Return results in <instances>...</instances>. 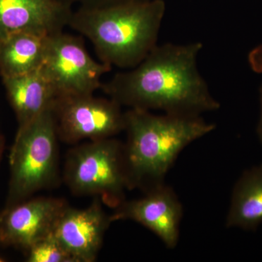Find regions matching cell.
I'll return each instance as SVG.
<instances>
[{"mask_svg":"<svg viewBox=\"0 0 262 262\" xmlns=\"http://www.w3.org/2000/svg\"><path fill=\"white\" fill-rule=\"evenodd\" d=\"M200 42L157 46L137 67L118 72L101 89L120 106L161 110L178 116H201L220 103L200 73Z\"/></svg>","mask_w":262,"mask_h":262,"instance_id":"1","label":"cell"},{"mask_svg":"<svg viewBox=\"0 0 262 262\" xmlns=\"http://www.w3.org/2000/svg\"><path fill=\"white\" fill-rule=\"evenodd\" d=\"M165 12L163 0L80 7L72 13L68 27L91 41L100 61L130 70L158 46Z\"/></svg>","mask_w":262,"mask_h":262,"instance_id":"2","label":"cell"},{"mask_svg":"<svg viewBox=\"0 0 262 262\" xmlns=\"http://www.w3.org/2000/svg\"><path fill=\"white\" fill-rule=\"evenodd\" d=\"M124 144L129 189L144 192L165 183L179 154L189 144L214 130L201 116L155 115L130 108L125 113Z\"/></svg>","mask_w":262,"mask_h":262,"instance_id":"3","label":"cell"},{"mask_svg":"<svg viewBox=\"0 0 262 262\" xmlns=\"http://www.w3.org/2000/svg\"><path fill=\"white\" fill-rule=\"evenodd\" d=\"M53 104L18 128L9 155L6 207L27 201L58 182V136Z\"/></svg>","mask_w":262,"mask_h":262,"instance_id":"4","label":"cell"},{"mask_svg":"<svg viewBox=\"0 0 262 262\" xmlns=\"http://www.w3.org/2000/svg\"><path fill=\"white\" fill-rule=\"evenodd\" d=\"M63 177L74 194L97 195L116 208L129 189L124 144L108 138L76 146L67 154Z\"/></svg>","mask_w":262,"mask_h":262,"instance_id":"5","label":"cell"},{"mask_svg":"<svg viewBox=\"0 0 262 262\" xmlns=\"http://www.w3.org/2000/svg\"><path fill=\"white\" fill-rule=\"evenodd\" d=\"M112 69L90 56L82 35L61 32L47 38L40 70L51 84L56 98L94 95L101 89L103 75Z\"/></svg>","mask_w":262,"mask_h":262,"instance_id":"6","label":"cell"},{"mask_svg":"<svg viewBox=\"0 0 262 262\" xmlns=\"http://www.w3.org/2000/svg\"><path fill=\"white\" fill-rule=\"evenodd\" d=\"M112 98L94 95L57 98L53 108L58 139L67 144L101 140L125 130V113Z\"/></svg>","mask_w":262,"mask_h":262,"instance_id":"7","label":"cell"},{"mask_svg":"<svg viewBox=\"0 0 262 262\" xmlns=\"http://www.w3.org/2000/svg\"><path fill=\"white\" fill-rule=\"evenodd\" d=\"M183 207L171 187L164 184L137 200L125 201L115 208L112 221L132 220L156 234L169 249L177 247Z\"/></svg>","mask_w":262,"mask_h":262,"instance_id":"8","label":"cell"},{"mask_svg":"<svg viewBox=\"0 0 262 262\" xmlns=\"http://www.w3.org/2000/svg\"><path fill=\"white\" fill-rule=\"evenodd\" d=\"M67 206L59 198H37L5 207L0 213V244L28 251L53 232Z\"/></svg>","mask_w":262,"mask_h":262,"instance_id":"9","label":"cell"},{"mask_svg":"<svg viewBox=\"0 0 262 262\" xmlns=\"http://www.w3.org/2000/svg\"><path fill=\"white\" fill-rule=\"evenodd\" d=\"M113 222L99 200L85 209L67 206L60 215L53 234L75 262H92L97 258L105 232Z\"/></svg>","mask_w":262,"mask_h":262,"instance_id":"10","label":"cell"},{"mask_svg":"<svg viewBox=\"0 0 262 262\" xmlns=\"http://www.w3.org/2000/svg\"><path fill=\"white\" fill-rule=\"evenodd\" d=\"M73 11L56 0H0V42L17 33L50 37L63 32Z\"/></svg>","mask_w":262,"mask_h":262,"instance_id":"11","label":"cell"},{"mask_svg":"<svg viewBox=\"0 0 262 262\" xmlns=\"http://www.w3.org/2000/svg\"><path fill=\"white\" fill-rule=\"evenodd\" d=\"M3 82L18 127L32 122L56 99L54 91L40 69L27 75L3 79Z\"/></svg>","mask_w":262,"mask_h":262,"instance_id":"12","label":"cell"},{"mask_svg":"<svg viewBox=\"0 0 262 262\" xmlns=\"http://www.w3.org/2000/svg\"><path fill=\"white\" fill-rule=\"evenodd\" d=\"M261 223L262 164L246 170L236 182L226 226L255 231Z\"/></svg>","mask_w":262,"mask_h":262,"instance_id":"13","label":"cell"},{"mask_svg":"<svg viewBox=\"0 0 262 262\" xmlns=\"http://www.w3.org/2000/svg\"><path fill=\"white\" fill-rule=\"evenodd\" d=\"M32 33L20 32L0 42L2 79L32 73L42 67L47 38Z\"/></svg>","mask_w":262,"mask_h":262,"instance_id":"14","label":"cell"},{"mask_svg":"<svg viewBox=\"0 0 262 262\" xmlns=\"http://www.w3.org/2000/svg\"><path fill=\"white\" fill-rule=\"evenodd\" d=\"M27 251L29 262H75L53 232L34 243Z\"/></svg>","mask_w":262,"mask_h":262,"instance_id":"15","label":"cell"},{"mask_svg":"<svg viewBox=\"0 0 262 262\" xmlns=\"http://www.w3.org/2000/svg\"><path fill=\"white\" fill-rule=\"evenodd\" d=\"M56 1L71 7L77 5L80 8H96L130 3V2L144 1V0H56Z\"/></svg>","mask_w":262,"mask_h":262,"instance_id":"16","label":"cell"},{"mask_svg":"<svg viewBox=\"0 0 262 262\" xmlns=\"http://www.w3.org/2000/svg\"><path fill=\"white\" fill-rule=\"evenodd\" d=\"M250 67L255 73L262 74V45L253 48L248 55Z\"/></svg>","mask_w":262,"mask_h":262,"instance_id":"17","label":"cell"},{"mask_svg":"<svg viewBox=\"0 0 262 262\" xmlns=\"http://www.w3.org/2000/svg\"><path fill=\"white\" fill-rule=\"evenodd\" d=\"M258 94H259L260 116L257 127H256V133H257L258 140H259L262 145V84L260 85L259 89H258Z\"/></svg>","mask_w":262,"mask_h":262,"instance_id":"18","label":"cell"},{"mask_svg":"<svg viewBox=\"0 0 262 262\" xmlns=\"http://www.w3.org/2000/svg\"><path fill=\"white\" fill-rule=\"evenodd\" d=\"M5 147V137L3 134L0 133V163H1L2 158H3V153Z\"/></svg>","mask_w":262,"mask_h":262,"instance_id":"19","label":"cell"},{"mask_svg":"<svg viewBox=\"0 0 262 262\" xmlns=\"http://www.w3.org/2000/svg\"><path fill=\"white\" fill-rule=\"evenodd\" d=\"M4 261V260H3V258H0V262Z\"/></svg>","mask_w":262,"mask_h":262,"instance_id":"20","label":"cell"}]
</instances>
